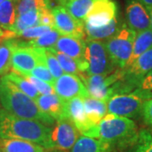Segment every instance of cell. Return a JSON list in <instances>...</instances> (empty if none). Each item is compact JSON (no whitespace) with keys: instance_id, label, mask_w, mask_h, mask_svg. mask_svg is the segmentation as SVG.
<instances>
[{"instance_id":"cell-22","label":"cell","mask_w":152,"mask_h":152,"mask_svg":"<svg viewBox=\"0 0 152 152\" xmlns=\"http://www.w3.org/2000/svg\"><path fill=\"white\" fill-rule=\"evenodd\" d=\"M16 17L15 0H4L0 4V27L11 31Z\"/></svg>"},{"instance_id":"cell-7","label":"cell","mask_w":152,"mask_h":152,"mask_svg":"<svg viewBox=\"0 0 152 152\" xmlns=\"http://www.w3.org/2000/svg\"><path fill=\"white\" fill-rule=\"evenodd\" d=\"M145 101L134 91L118 94L107 102V113L125 118H136L142 113L143 104Z\"/></svg>"},{"instance_id":"cell-30","label":"cell","mask_w":152,"mask_h":152,"mask_svg":"<svg viewBox=\"0 0 152 152\" xmlns=\"http://www.w3.org/2000/svg\"><path fill=\"white\" fill-rule=\"evenodd\" d=\"M134 91L145 101L152 99V70L142 79Z\"/></svg>"},{"instance_id":"cell-24","label":"cell","mask_w":152,"mask_h":152,"mask_svg":"<svg viewBox=\"0 0 152 152\" xmlns=\"http://www.w3.org/2000/svg\"><path fill=\"white\" fill-rule=\"evenodd\" d=\"M15 39H10L0 43V76H4L12 67V53Z\"/></svg>"},{"instance_id":"cell-1","label":"cell","mask_w":152,"mask_h":152,"mask_svg":"<svg viewBox=\"0 0 152 152\" xmlns=\"http://www.w3.org/2000/svg\"><path fill=\"white\" fill-rule=\"evenodd\" d=\"M0 108L13 116L36 120L49 127L56 122L38 107L32 98L21 91L4 76L0 79Z\"/></svg>"},{"instance_id":"cell-4","label":"cell","mask_w":152,"mask_h":152,"mask_svg":"<svg viewBox=\"0 0 152 152\" xmlns=\"http://www.w3.org/2000/svg\"><path fill=\"white\" fill-rule=\"evenodd\" d=\"M136 32L123 25L118 31L105 41L109 56L118 69H124L130 59Z\"/></svg>"},{"instance_id":"cell-37","label":"cell","mask_w":152,"mask_h":152,"mask_svg":"<svg viewBox=\"0 0 152 152\" xmlns=\"http://www.w3.org/2000/svg\"><path fill=\"white\" fill-rule=\"evenodd\" d=\"M145 7H152V0H138Z\"/></svg>"},{"instance_id":"cell-17","label":"cell","mask_w":152,"mask_h":152,"mask_svg":"<svg viewBox=\"0 0 152 152\" xmlns=\"http://www.w3.org/2000/svg\"><path fill=\"white\" fill-rule=\"evenodd\" d=\"M1 152H48L43 146L18 139H0Z\"/></svg>"},{"instance_id":"cell-40","label":"cell","mask_w":152,"mask_h":152,"mask_svg":"<svg viewBox=\"0 0 152 152\" xmlns=\"http://www.w3.org/2000/svg\"><path fill=\"white\" fill-rule=\"evenodd\" d=\"M55 1H56V2H57L58 4H59V5H63V4L65 3L67 0H55Z\"/></svg>"},{"instance_id":"cell-21","label":"cell","mask_w":152,"mask_h":152,"mask_svg":"<svg viewBox=\"0 0 152 152\" xmlns=\"http://www.w3.org/2000/svg\"><path fill=\"white\" fill-rule=\"evenodd\" d=\"M94 0H67L64 6L78 21L85 23L86 18L91 10Z\"/></svg>"},{"instance_id":"cell-18","label":"cell","mask_w":152,"mask_h":152,"mask_svg":"<svg viewBox=\"0 0 152 152\" xmlns=\"http://www.w3.org/2000/svg\"><path fill=\"white\" fill-rule=\"evenodd\" d=\"M70 152H113V148L102 140L80 135Z\"/></svg>"},{"instance_id":"cell-10","label":"cell","mask_w":152,"mask_h":152,"mask_svg":"<svg viewBox=\"0 0 152 152\" xmlns=\"http://www.w3.org/2000/svg\"><path fill=\"white\" fill-rule=\"evenodd\" d=\"M116 17H118V6L113 0H94L85 24L93 27H101Z\"/></svg>"},{"instance_id":"cell-5","label":"cell","mask_w":152,"mask_h":152,"mask_svg":"<svg viewBox=\"0 0 152 152\" xmlns=\"http://www.w3.org/2000/svg\"><path fill=\"white\" fill-rule=\"evenodd\" d=\"M87 75H108L118 69L112 61L104 42L86 39Z\"/></svg>"},{"instance_id":"cell-20","label":"cell","mask_w":152,"mask_h":152,"mask_svg":"<svg viewBox=\"0 0 152 152\" xmlns=\"http://www.w3.org/2000/svg\"><path fill=\"white\" fill-rule=\"evenodd\" d=\"M152 48V30L148 29L140 32L136 33L134 42L133 45V52L131 54L130 59L125 68L131 65L140 55L145 53ZM124 68V69H125Z\"/></svg>"},{"instance_id":"cell-27","label":"cell","mask_w":152,"mask_h":152,"mask_svg":"<svg viewBox=\"0 0 152 152\" xmlns=\"http://www.w3.org/2000/svg\"><path fill=\"white\" fill-rule=\"evenodd\" d=\"M62 35L54 28L51 29L49 31L41 36L32 41H29L26 42L27 46L32 48H54L55 44L57 43L58 38Z\"/></svg>"},{"instance_id":"cell-12","label":"cell","mask_w":152,"mask_h":152,"mask_svg":"<svg viewBox=\"0 0 152 152\" xmlns=\"http://www.w3.org/2000/svg\"><path fill=\"white\" fill-rule=\"evenodd\" d=\"M53 87L56 94L65 102L75 97L90 96L80 78L75 75L64 74L56 80Z\"/></svg>"},{"instance_id":"cell-34","label":"cell","mask_w":152,"mask_h":152,"mask_svg":"<svg viewBox=\"0 0 152 152\" xmlns=\"http://www.w3.org/2000/svg\"><path fill=\"white\" fill-rule=\"evenodd\" d=\"M135 152H152V138L148 134H142L139 138Z\"/></svg>"},{"instance_id":"cell-16","label":"cell","mask_w":152,"mask_h":152,"mask_svg":"<svg viewBox=\"0 0 152 152\" xmlns=\"http://www.w3.org/2000/svg\"><path fill=\"white\" fill-rule=\"evenodd\" d=\"M85 111L88 122L93 126H97L107 113V102L91 96L83 98Z\"/></svg>"},{"instance_id":"cell-11","label":"cell","mask_w":152,"mask_h":152,"mask_svg":"<svg viewBox=\"0 0 152 152\" xmlns=\"http://www.w3.org/2000/svg\"><path fill=\"white\" fill-rule=\"evenodd\" d=\"M53 48L75 60L82 73L86 74L88 68L86 59V39L61 36Z\"/></svg>"},{"instance_id":"cell-32","label":"cell","mask_w":152,"mask_h":152,"mask_svg":"<svg viewBox=\"0 0 152 152\" xmlns=\"http://www.w3.org/2000/svg\"><path fill=\"white\" fill-rule=\"evenodd\" d=\"M29 75L35 76L38 79L48 83L51 86H54L56 80L54 79V77L53 76V75L51 74L48 68L47 67V65L45 64H37L32 70L31 71V73Z\"/></svg>"},{"instance_id":"cell-2","label":"cell","mask_w":152,"mask_h":152,"mask_svg":"<svg viewBox=\"0 0 152 152\" xmlns=\"http://www.w3.org/2000/svg\"><path fill=\"white\" fill-rule=\"evenodd\" d=\"M52 130L38 121L20 118L0 108V139H18L38 144L53 150Z\"/></svg>"},{"instance_id":"cell-36","label":"cell","mask_w":152,"mask_h":152,"mask_svg":"<svg viewBox=\"0 0 152 152\" xmlns=\"http://www.w3.org/2000/svg\"><path fill=\"white\" fill-rule=\"evenodd\" d=\"M141 113L145 124L152 126V99L147 100L144 102Z\"/></svg>"},{"instance_id":"cell-41","label":"cell","mask_w":152,"mask_h":152,"mask_svg":"<svg viewBox=\"0 0 152 152\" xmlns=\"http://www.w3.org/2000/svg\"><path fill=\"white\" fill-rule=\"evenodd\" d=\"M4 0H0V4H2V3L4 2Z\"/></svg>"},{"instance_id":"cell-25","label":"cell","mask_w":152,"mask_h":152,"mask_svg":"<svg viewBox=\"0 0 152 152\" xmlns=\"http://www.w3.org/2000/svg\"><path fill=\"white\" fill-rule=\"evenodd\" d=\"M4 77L6 79H8L10 81L12 82L15 86H16L26 95L32 98L34 101L40 96L37 90L34 87V86L31 82H29L26 79H25L23 76L20 75L15 72L11 71L10 73L4 75Z\"/></svg>"},{"instance_id":"cell-39","label":"cell","mask_w":152,"mask_h":152,"mask_svg":"<svg viewBox=\"0 0 152 152\" xmlns=\"http://www.w3.org/2000/svg\"><path fill=\"white\" fill-rule=\"evenodd\" d=\"M146 8L147 11L149 13V15H150V19H151V29L152 30V7H145Z\"/></svg>"},{"instance_id":"cell-42","label":"cell","mask_w":152,"mask_h":152,"mask_svg":"<svg viewBox=\"0 0 152 152\" xmlns=\"http://www.w3.org/2000/svg\"><path fill=\"white\" fill-rule=\"evenodd\" d=\"M53 152H64V151H53Z\"/></svg>"},{"instance_id":"cell-15","label":"cell","mask_w":152,"mask_h":152,"mask_svg":"<svg viewBox=\"0 0 152 152\" xmlns=\"http://www.w3.org/2000/svg\"><path fill=\"white\" fill-rule=\"evenodd\" d=\"M38 107L55 121L69 118L67 102L57 95H40L36 100Z\"/></svg>"},{"instance_id":"cell-26","label":"cell","mask_w":152,"mask_h":152,"mask_svg":"<svg viewBox=\"0 0 152 152\" xmlns=\"http://www.w3.org/2000/svg\"><path fill=\"white\" fill-rule=\"evenodd\" d=\"M48 49L56 56V58H58V62H59L62 69L64 70V73L69 74V75H75L79 76L80 78L81 77L84 73L81 72L78 64L75 62V60H74L72 58L67 56L63 53H60L53 48H51Z\"/></svg>"},{"instance_id":"cell-38","label":"cell","mask_w":152,"mask_h":152,"mask_svg":"<svg viewBox=\"0 0 152 152\" xmlns=\"http://www.w3.org/2000/svg\"><path fill=\"white\" fill-rule=\"evenodd\" d=\"M42 1H43L44 3H45V4L47 5V7L50 9V10H52L53 7V0H42Z\"/></svg>"},{"instance_id":"cell-14","label":"cell","mask_w":152,"mask_h":152,"mask_svg":"<svg viewBox=\"0 0 152 152\" xmlns=\"http://www.w3.org/2000/svg\"><path fill=\"white\" fill-rule=\"evenodd\" d=\"M127 26L136 33L151 29V19L146 8L138 0H127L125 8Z\"/></svg>"},{"instance_id":"cell-29","label":"cell","mask_w":152,"mask_h":152,"mask_svg":"<svg viewBox=\"0 0 152 152\" xmlns=\"http://www.w3.org/2000/svg\"><path fill=\"white\" fill-rule=\"evenodd\" d=\"M44 55H45V64L48 68L49 71L54 77L55 80L60 78L64 75V72L60 66L58 58L48 48H44Z\"/></svg>"},{"instance_id":"cell-35","label":"cell","mask_w":152,"mask_h":152,"mask_svg":"<svg viewBox=\"0 0 152 152\" xmlns=\"http://www.w3.org/2000/svg\"><path fill=\"white\" fill-rule=\"evenodd\" d=\"M40 24L42 26H47L49 27L53 28L54 20L52 14V10L50 9H43L40 11Z\"/></svg>"},{"instance_id":"cell-33","label":"cell","mask_w":152,"mask_h":152,"mask_svg":"<svg viewBox=\"0 0 152 152\" xmlns=\"http://www.w3.org/2000/svg\"><path fill=\"white\" fill-rule=\"evenodd\" d=\"M51 29H53V28L47 26L40 25V26H37L26 29L21 33H20L17 37H22L26 39V40L32 41V40H35L37 38L40 37L41 36L44 35L45 33L49 31Z\"/></svg>"},{"instance_id":"cell-31","label":"cell","mask_w":152,"mask_h":152,"mask_svg":"<svg viewBox=\"0 0 152 152\" xmlns=\"http://www.w3.org/2000/svg\"><path fill=\"white\" fill-rule=\"evenodd\" d=\"M23 77L32 84L34 87L37 90V91L40 95H53V94H56L54 87L51 86L48 83L43 81V80L31 75H23Z\"/></svg>"},{"instance_id":"cell-3","label":"cell","mask_w":152,"mask_h":152,"mask_svg":"<svg viewBox=\"0 0 152 152\" xmlns=\"http://www.w3.org/2000/svg\"><path fill=\"white\" fill-rule=\"evenodd\" d=\"M136 124L129 118L107 114L98 124L97 139L113 148H124L139 140Z\"/></svg>"},{"instance_id":"cell-19","label":"cell","mask_w":152,"mask_h":152,"mask_svg":"<svg viewBox=\"0 0 152 152\" xmlns=\"http://www.w3.org/2000/svg\"><path fill=\"white\" fill-rule=\"evenodd\" d=\"M120 27L121 26L118 20V17L114 18L107 25L101 27H93L85 24L86 39L105 42L118 32Z\"/></svg>"},{"instance_id":"cell-28","label":"cell","mask_w":152,"mask_h":152,"mask_svg":"<svg viewBox=\"0 0 152 152\" xmlns=\"http://www.w3.org/2000/svg\"><path fill=\"white\" fill-rule=\"evenodd\" d=\"M15 2L17 16L30 11H41L48 8L42 0H15Z\"/></svg>"},{"instance_id":"cell-9","label":"cell","mask_w":152,"mask_h":152,"mask_svg":"<svg viewBox=\"0 0 152 152\" xmlns=\"http://www.w3.org/2000/svg\"><path fill=\"white\" fill-rule=\"evenodd\" d=\"M80 131L69 118L56 121L51 135L53 149L63 151L71 150L80 136Z\"/></svg>"},{"instance_id":"cell-8","label":"cell","mask_w":152,"mask_h":152,"mask_svg":"<svg viewBox=\"0 0 152 152\" xmlns=\"http://www.w3.org/2000/svg\"><path fill=\"white\" fill-rule=\"evenodd\" d=\"M51 10L54 20L53 28L62 36L86 39L85 23L75 20L64 6H55Z\"/></svg>"},{"instance_id":"cell-6","label":"cell","mask_w":152,"mask_h":152,"mask_svg":"<svg viewBox=\"0 0 152 152\" xmlns=\"http://www.w3.org/2000/svg\"><path fill=\"white\" fill-rule=\"evenodd\" d=\"M39 64H45L44 48L29 47L16 38L12 53L13 71L21 76L29 75Z\"/></svg>"},{"instance_id":"cell-43","label":"cell","mask_w":152,"mask_h":152,"mask_svg":"<svg viewBox=\"0 0 152 152\" xmlns=\"http://www.w3.org/2000/svg\"><path fill=\"white\" fill-rule=\"evenodd\" d=\"M0 152H1V151H0Z\"/></svg>"},{"instance_id":"cell-13","label":"cell","mask_w":152,"mask_h":152,"mask_svg":"<svg viewBox=\"0 0 152 152\" xmlns=\"http://www.w3.org/2000/svg\"><path fill=\"white\" fill-rule=\"evenodd\" d=\"M152 70V48L140 55L129 67L123 69V80L131 90L141 81L142 79Z\"/></svg>"},{"instance_id":"cell-23","label":"cell","mask_w":152,"mask_h":152,"mask_svg":"<svg viewBox=\"0 0 152 152\" xmlns=\"http://www.w3.org/2000/svg\"><path fill=\"white\" fill-rule=\"evenodd\" d=\"M40 11H30L16 17V20L11 31L18 35L28 28L40 26Z\"/></svg>"}]
</instances>
